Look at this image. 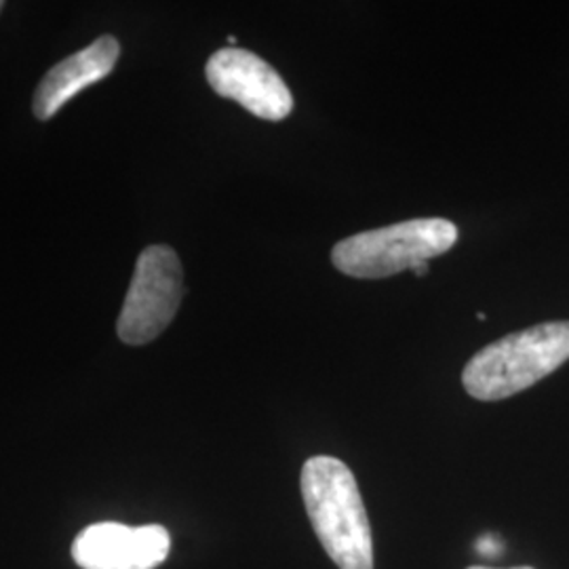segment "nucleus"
<instances>
[{
  "instance_id": "f257e3e1",
  "label": "nucleus",
  "mask_w": 569,
  "mask_h": 569,
  "mask_svg": "<svg viewBox=\"0 0 569 569\" xmlns=\"http://www.w3.org/2000/svg\"><path fill=\"white\" fill-rule=\"evenodd\" d=\"M302 498L312 529L340 569H373V538L352 470L331 456H315L302 468Z\"/></svg>"
},
{
  "instance_id": "f03ea898",
  "label": "nucleus",
  "mask_w": 569,
  "mask_h": 569,
  "mask_svg": "<svg viewBox=\"0 0 569 569\" xmlns=\"http://www.w3.org/2000/svg\"><path fill=\"white\" fill-rule=\"evenodd\" d=\"M568 359L569 321H550L479 350L465 367L462 382L479 401H502L533 387Z\"/></svg>"
},
{
  "instance_id": "7ed1b4c3",
  "label": "nucleus",
  "mask_w": 569,
  "mask_h": 569,
  "mask_svg": "<svg viewBox=\"0 0 569 569\" xmlns=\"http://www.w3.org/2000/svg\"><path fill=\"white\" fill-rule=\"evenodd\" d=\"M458 237V228L446 218L407 220L348 237L333 247L331 262L352 279H387L443 256Z\"/></svg>"
},
{
  "instance_id": "20e7f679",
  "label": "nucleus",
  "mask_w": 569,
  "mask_h": 569,
  "mask_svg": "<svg viewBox=\"0 0 569 569\" xmlns=\"http://www.w3.org/2000/svg\"><path fill=\"white\" fill-rule=\"evenodd\" d=\"M183 272L178 253L167 244L146 247L129 284L117 331L124 345L157 340L182 305Z\"/></svg>"
},
{
  "instance_id": "39448f33",
  "label": "nucleus",
  "mask_w": 569,
  "mask_h": 569,
  "mask_svg": "<svg viewBox=\"0 0 569 569\" xmlns=\"http://www.w3.org/2000/svg\"><path fill=\"white\" fill-rule=\"evenodd\" d=\"M204 74L220 98L241 103L258 119L283 121L293 110V96L281 74L251 51L220 49L207 61Z\"/></svg>"
},
{
  "instance_id": "423d86ee",
  "label": "nucleus",
  "mask_w": 569,
  "mask_h": 569,
  "mask_svg": "<svg viewBox=\"0 0 569 569\" xmlns=\"http://www.w3.org/2000/svg\"><path fill=\"white\" fill-rule=\"evenodd\" d=\"M171 538L161 526L129 528L96 523L79 533L72 557L82 569H154L169 557Z\"/></svg>"
},
{
  "instance_id": "0eeeda50",
  "label": "nucleus",
  "mask_w": 569,
  "mask_h": 569,
  "mask_svg": "<svg viewBox=\"0 0 569 569\" xmlns=\"http://www.w3.org/2000/svg\"><path fill=\"white\" fill-rule=\"evenodd\" d=\"M119 56V41L114 37H100L79 53L61 60L44 74L41 84L37 87V96L32 102L34 114L41 121L56 117L74 96L82 93L87 87L103 81L114 70Z\"/></svg>"
},
{
  "instance_id": "6e6552de",
  "label": "nucleus",
  "mask_w": 569,
  "mask_h": 569,
  "mask_svg": "<svg viewBox=\"0 0 569 569\" xmlns=\"http://www.w3.org/2000/svg\"><path fill=\"white\" fill-rule=\"evenodd\" d=\"M496 549H498V542H496L493 538H486V540L479 542V550H481L483 555H491V552H496Z\"/></svg>"
},
{
  "instance_id": "1a4fd4ad",
  "label": "nucleus",
  "mask_w": 569,
  "mask_h": 569,
  "mask_svg": "<svg viewBox=\"0 0 569 569\" xmlns=\"http://www.w3.org/2000/svg\"><path fill=\"white\" fill-rule=\"evenodd\" d=\"M413 272H416V274H418V277H422V274H427L428 264H422V266H420V268H416V270H413Z\"/></svg>"
},
{
  "instance_id": "9d476101",
  "label": "nucleus",
  "mask_w": 569,
  "mask_h": 569,
  "mask_svg": "<svg viewBox=\"0 0 569 569\" xmlns=\"http://www.w3.org/2000/svg\"><path fill=\"white\" fill-rule=\"evenodd\" d=\"M228 42L234 47V44H237V39H234V37H228Z\"/></svg>"
},
{
  "instance_id": "9b49d317",
  "label": "nucleus",
  "mask_w": 569,
  "mask_h": 569,
  "mask_svg": "<svg viewBox=\"0 0 569 569\" xmlns=\"http://www.w3.org/2000/svg\"><path fill=\"white\" fill-rule=\"evenodd\" d=\"M468 569H491V568H481V566H475V568H468ZM515 569H533V568H515Z\"/></svg>"
},
{
  "instance_id": "f8f14e48",
  "label": "nucleus",
  "mask_w": 569,
  "mask_h": 569,
  "mask_svg": "<svg viewBox=\"0 0 569 569\" xmlns=\"http://www.w3.org/2000/svg\"><path fill=\"white\" fill-rule=\"evenodd\" d=\"M2 7H4V4H2V2H0V11H2Z\"/></svg>"
}]
</instances>
